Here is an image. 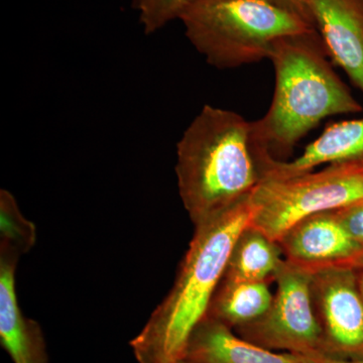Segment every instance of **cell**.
<instances>
[{
    "mask_svg": "<svg viewBox=\"0 0 363 363\" xmlns=\"http://www.w3.org/2000/svg\"><path fill=\"white\" fill-rule=\"evenodd\" d=\"M250 197L195 226L171 291L130 340L138 363L183 358L191 334L207 316L236 240L252 223Z\"/></svg>",
    "mask_w": 363,
    "mask_h": 363,
    "instance_id": "1",
    "label": "cell"
},
{
    "mask_svg": "<svg viewBox=\"0 0 363 363\" xmlns=\"http://www.w3.org/2000/svg\"><path fill=\"white\" fill-rule=\"evenodd\" d=\"M328 57L316 30L272 45L269 60L276 74L274 98L266 116L252 121L257 155L283 161L323 119L363 111Z\"/></svg>",
    "mask_w": 363,
    "mask_h": 363,
    "instance_id": "2",
    "label": "cell"
},
{
    "mask_svg": "<svg viewBox=\"0 0 363 363\" xmlns=\"http://www.w3.org/2000/svg\"><path fill=\"white\" fill-rule=\"evenodd\" d=\"M176 174L195 226L247 199L260 182L252 121L205 105L177 145Z\"/></svg>",
    "mask_w": 363,
    "mask_h": 363,
    "instance_id": "3",
    "label": "cell"
},
{
    "mask_svg": "<svg viewBox=\"0 0 363 363\" xmlns=\"http://www.w3.org/2000/svg\"><path fill=\"white\" fill-rule=\"evenodd\" d=\"M180 21L189 42L218 69L259 63L269 59L276 40L315 30L267 0H197Z\"/></svg>",
    "mask_w": 363,
    "mask_h": 363,
    "instance_id": "4",
    "label": "cell"
},
{
    "mask_svg": "<svg viewBox=\"0 0 363 363\" xmlns=\"http://www.w3.org/2000/svg\"><path fill=\"white\" fill-rule=\"evenodd\" d=\"M250 226L279 241L294 225L363 200V164H332L286 179H264L250 197Z\"/></svg>",
    "mask_w": 363,
    "mask_h": 363,
    "instance_id": "5",
    "label": "cell"
},
{
    "mask_svg": "<svg viewBox=\"0 0 363 363\" xmlns=\"http://www.w3.org/2000/svg\"><path fill=\"white\" fill-rule=\"evenodd\" d=\"M312 276L313 272L285 259L274 279L277 289L269 309L234 332L250 342L278 352H323L321 329L313 307Z\"/></svg>",
    "mask_w": 363,
    "mask_h": 363,
    "instance_id": "6",
    "label": "cell"
},
{
    "mask_svg": "<svg viewBox=\"0 0 363 363\" xmlns=\"http://www.w3.org/2000/svg\"><path fill=\"white\" fill-rule=\"evenodd\" d=\"M311 297L321 329L322 354L363 357V296L352 267L314 272Z\"/></svg>",
    "mask_w": 363,
    "mask_h": 363,
    "instance_id": "7",
    "label": "cell"
},
{
    "mask_svg": "<svg viewBox=\"0 0 363 363\" xmlns=\"http://www.w3.org/2000/svg\"><path fill=\"white\" fill-rule=\"evenodd\" d=\"M278 242L286 260L313 274L330 267H353L363 255V248L351 238L335 211L303 219Z\"/></svg>",
    "mask_w": 363,
    "mask_h": 363,
    "instance_id": "8",
    "label": "cell"
},
{
    "mask_svg": "<svg viewBox=\"0 0 363 363\" xmlns=\"http://www.w3.org/2000/svg\"><path fill=\"white\" fill-rule=\"evenodd\" d=\"M329 58L363 94V0H306Z\"/></svg>",
    "mask_w": 363,
    "mask_h": 363,
    "instance_id": "9",
    "label": "cell"
},
{
    "mask_svg": "<svg viewBox=\"0 0 363 363\" xmlns=\"http://www.w3.org/2000/svg\"><path fill=\"white\" fill-rule=\"evenodd\" d=\"M363 164V117L332 123L293 161L259 159L260 181L286 179L315 171L322 164Z\"/></svg>",
    "mask_w": 363,
    "mask_h": 363,
    "instance_id": "10",
    "label": "cell"
},
{
    "mask_svg": "<svg viewBox=\"0 0 363 363\" xmlns=\"http://www.w3.org/2000/svg\"><path fill=\"white\" fill-rule=\"evenodd\" d=\"M20 255L0 250V343L13 363H49L44 333L18 306L16 269Z\"/></svg>",
    "mask_w": 363,
    "mask_h": 363,
    "instance_id": "11",
    "label": "cell"
},
{
    "mask_svg": "<svg viewBox=\"0 0 363 363\" xmlns=\"http://www.w3.org/2000/svg\"><path fill=\"white\" fill-rule=\"evenodd\" d=\"M182 359L190 363H306L302 354L260 347L208 316L191 334Z\"/></svg>",
    "mask_w": 363,
    "mask_h": 363,
    "instance_id": "12",
    "label": "cell"
},
{
    "mask_svg": "<svg viewBox=\"0 0 363 363\" xmlns=\"http://www.w3.org/2000/svg\"><path fill=\"white\" fill-rule=\"evenodd\" d=\"M284 262L278 241L250 225L236 240L222 281L269 284L274 281Z\"/></svg>",
    "mask_w": 363,
    "mask_h": 363,
    "instance_id": "13",
    "label": "cell"
},
{
    "mask_svg": "<svg viewBox=\"0 0 363 363\" xmlns=\"http://www.w3.org/2000/svg\"><path fill=\"white\" fill-rule=\"evenodd\" d=\"M274 294L267 283H231L221 281L207 316L233 330L262 317L271 305Z\"/></svg>",
    "mask_w": 363,
    "mask_h": 363,
    "instance_id": "14",
    "label": "cell"
},
{
    "mask_svg": "<svg viewBox=\"0 0 363 363\" xmlns=\"http://www.w3.org/2000/svg\"><path fill=\"white\" fill-rule=\"evenodd\" d=\"M0 248L21 255L33 247L37 238L35 226L28 220L18 206L13 194L0 191Z\"/></svg>",
    "mask_w": 363,
    "mask_h": 363,
    "instance_id": "15",
    "label": "cell"
},
{
    "mask_svg": "<svg viewBox=\"0 0 363 363\" xmlns=\"http://www.w3.org/2000/svg\"><path fill=\"white\" fill-rule=\"evenodd\" d=\"M197 0H133L145 35L157 33L182 14Z\"/></svg>",
    "mask_w": 363,
    "mask_h": 363,
    "instance_id": "16",
    "label": "cell"
},
{
    "mask_svg": "<svg viewBox=\"0 0 363 363\" xmlns=\"http://www.w3.org/2000/svg\"><path fill=\"white\" fill-rule=\"evenodd\" d=\"M335 213L351 238L363 248V200L350 207L335 210Z\"/></svg>",
    "mask_w": 363,
    "mask_h": 363,
    "instance_id": "17",
    "label": "cell"
},
{
    "mask_svg": "<svg viewBox=\"0 0 363 363\" xmlns=\"http://www.w3.org/2000/svg\"><path fill=\"white\" fill-rule=\"evenodd\" d=\"M267 1L276 4L281 9H285L286 11H292V13L302 16L303 18L311 23L309 14H308L307 6H306V0H267Z\"/></svg>",
    "mask_w": 363,
    "mask_h": 363,
    "instance_id": "18",
    "label": "cell"
},
{
    "mask_svg": "<svg viewBox=\"0 0 363 363\" xmlns=\"http://www.w3.org/2000/svg\"><path fill=\"white\" fill-rule=\"evenodd\" d=\"M306 363H363V357L342 358L331 357V355L315 353V354L304 355Z\"/></svg>",
    "mask_w": 363,
    "mask_h": 363,
    "instance_id": "19",
    "label": "cell"
},
{
    "mask_svg": "<svg viewBox=\"0 0 363 363\" xmlns=\"http://www.w3.org/2000/svg\"><path fill=\"white\" fill-rule=\"evenodd\" d=\"M355 272H357L358 285H359L360 291H362V294L363 296V255L357 264L353 267Z\"/></svg>",
    "mask_w": 363,
    "mask_h": 363,
    "instance_id": "20",
    "label": "cell"
},
{
    "mask_svg": "<svg viewBox=\"0 0 363 363\" xmlns=\"http://www.w3.org/2000/svg\"><path fill=\"white\" fill-rule=\"evenodd\" d=\"M177 363H190V362H186V360H184V359H181V360H179V362Z\"/></svg>",
    "mask_w": 363,
    "mask_h": 363,
    "instance_id": "21",
    "label": "cell"
}]
</instances>
